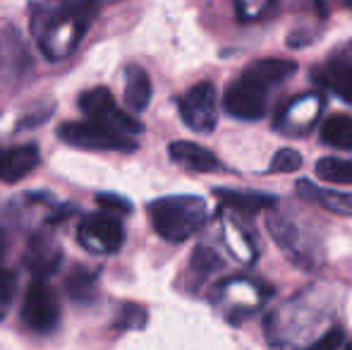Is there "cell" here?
I'll return each instance as SVG.
<instances>
[{
	"label": "cell",
	"instance_id": "cell-1",
	"mask_svg": "<svg viewBox=\"0 0 352 350\" xmlns=\"http://www.w3.org/2000/svg\"><path fill=\"white\" fill-rule=\"evenodd\" d=\"M98 14V0H41L32 10V36L48 61L72 56Z\"/></svg>",
	"mask_w": 352,
	"mask_h": 350
},
{
	"label": "cell",
	"instance_id": "cell-2",
	"mask_svg": "<svg viewBox=\"0 0 352 350\" xmlns=\"http://www.w3.org/2000/svg\"><path fill=\"white\" fill-rule=\"evenodd\" d=\"M297 65L292 61H280V58H266L256 61L228 87L223 96V108L228 116L237 120H259L266 116L269 96L276 87L283 85L295 75Z\"/></svg>",
	"mask_w": 352,
	"mask_h": 350
},
{
	"label": "cell",
	"instance_id": "cell-3",
	"mask_svg": "<svg viewBox=\"0 0 352 350\" xmlns=\"http://www.w3.org/2000/svg\"><path fill=\"white\" fill-rule=\"evenodd\" d=\"M151 226L168 243H182L192 238L206 221V201L195 195L161 197L148 204Z\"/></svg>",
	"mask_w": 352,
	"mask_h": 350
},
{
	"label": "cell",
	"instance_id": "cell-4",
	"mask_svg": "<svg viewBox=\"0 0 352 350\" xmlns=\"http://www.w3.org/2000/svg\"><path fill=\"white\" fill-rule=\"evenodd\" d=\"M65 144L77 146V149L87 151H135L137 142H132L130 135L116 130V127H108L103 122L96 120H82V122H65V125L58 130Z\"/></svg>",
	"mask_w": 352,
	"mask_h": 350
},
{
	"label": "cell",
	"instance_id": "cell-5",
	"mask_svg": "<svg viewBox=\"0 0 352 350\" xmlns=\"http://www.w3.org/2000/svg\"><path fill=\"white\" fill-rule=\"evenodd\" d=\"M22 322L36 333H51L60 324V303L51 285L43 278L34 281L27 288L22 303Z\"/></svg>",
	"mask_w": 352,
	"mask_h": 350
},
{
	"label": "cell",
	"instance_id": "cell-6",
	"mask_svg": "<svg viewBox=\"0 0 352 350\" xmlns=\"http://www.w3.org/2000/svg\"><path fill=\"white\" fill-rule=\"evenodd\" d=\"M77 240L91 254H116L125 243V228L113 214H91L79 223Z\"/></svg>",
	"mask_w": 352,
	"mask_h": 350
},
{
	"label": "cell",
	"instance_id": "cell-7",
	"mask_svg": "<svg viewBox=\"0 0 352 350\" xmlns=\"http://www.w3.org/2000/svg\"><path fill=\"white\" fill-rule=\"evenodd\" d=\"M79 108L84 111V116L89 120H96L103 122L108 127H116V130L125 132V135H140L144 127L140 125V120L130 116V113L120 111L113 98V94L108 91L106 87H96V89H89L79 96Z\"/></svg>",
	"mask_w": 352,
	"mask_h": 350
},
{
	"label": "cell",
	"instance_id": "cell-8",
	"mask_svg": "<svg viewBox=\"0 0 352 350\" xmlns=\"http://www.w3.org/2000/svg\"><path fill=\"white\" fill-rule=\"evenodd\" d=\"M180 118L190 130L211 132L218 122V94L211 82H199L177 101Z\"/></svg>",
	"mask_w": 352,
	"mask_h": 350
},
{
	"label": "cell",
	"instance_id": "cell-9",
	"mask_svg": "<svg viewBox=\"0 0 352 350\" xmlns=\"http://www.w3.org/2000/svg\"><path fill=\"white\" fill-rule=\"evenodd\" d=\"M24 264L34 276L46 281L53 276L63 264V248L51 238V235H34L24 250Z\"/></svg>",
	"mask_w": 352,
	"mask_h": 350
},
{
	"label": "cell",
	"instance_id": "cell-10",
	"mask_svg": "<svg viewBox=\"0 0 352 350\" xmlns=\"http://www.w3.org/2000/svg\"><path fill=\"white\" fill-rule=\"evenodd\" d=\"M319 113H321V96L307 94V96H300L287 103L285 111L278 116V125L276 127L287 132V135H300V132H307L314 125Z\"/></svg>",
	"mask_w": 352,
	"mask_h": 350
},
{
	"label": "cell",
	"instance_id": "cell-11",
	"mask_svg": "<svg viewBox=\"0 0 352 350\" xmlns=\"http://www.w3.org/2000/svg\"><path fill=\"white\" fill-rule=\"evenodd\" d=\"M41 164V154L34 144L24 146H10L0 149V180L3 182H19L27 177L36 166Z\"/></svg>",
	"mask_w": 352,
	"mask_h": 350
},
{
	"label": "cell",
	"instance_id": "cell-12",
	"mask_svg": "<svg viewBox=\"0 0 352 350\" xmlns=\"http://www.w3.org/2000/svg\"><path fill=\"white\" fill-rule=\"evenodd\" d=\"M168 154L177 166L195 171V173H213V171L221 168V161L216 159V154L195 144V142H173L168 146Z\"/></svg>",
	"mask_w": 352,
	"mask_h": 350
},
{
	"label": "cell",
	"instance_id": "cell-13",
	"mask_svg": "<svg viewBox=\"0 0 352 350\" xmlns=\"http://www.w3.org/2000/svg\"><path fill=\"white\" fill-rule=\"evenodd\" d=\"M297 195L307 201H314V204L324 206L331 214L340 216H352V195L350 192H336L329 187H319L311 180H300L297 182Z\"/></svg>",
	"mask_w": 352,
	"mask_h": 350
},
{
	"label": "cell",
	"instance_id": "cell-14",
	"mask_svg": "<svg viewBox=\"0 0 352 350\" xmlns=\"http://www.w3.org/2000/svg\"><path fill=\"white\" fill-rule=\"evenodd\" d=\"M314 80L352 106V63H329L314 72Z\"/></svg>",
	"mask_w": 352,
	"mask_h": 350
},
{
	"label": "cell",
	"instance_id": "cell-15",
	"mask_svg": "<svg viewBox=\"0 0 352 350\" xmlns=\"http://www.w3.org/2000/svg\"><path fill=\"white\" fill-rule=\"evenodd\" d=\"M148 101H151V80H148L146 70L140 65H130L125 70V103L130 111L142 113L146 111Z\"/></svg>",
	"mask_w": 352,
	"mask_h": 350
},
{
	"label": "cell",
	"instance_id": "cell-16",
	"mask_svg": "<svg viewBox=\"0 0 352 350\" xmlns=\"http://www.w3.org/2000/svg\"><path fill=\"white\" fill-rule=\"evenodd\" d=\"M216 197H221V201L226 206H232V209L242 211V214H254V211L271 209L276 204V197L250 190H216Z\"/></svg>",
	"mask_w": 352,
	"mask_h": 350
},
{
	"label": "cell",
	"instance_id": "cell-17",
	"mask_svg": "<svg viewBox=\"0 0 352 350\" xmlns=\"http://www.w3.org/2000/svg\"><path fill=\"white\" fill-rule=\"evenodd\" d=\"M321 140L336 149H352V116H333L321 125Z\"/></svg>",
	"mask_w": 352,
	"mask_h": 350
},
{
	"label": "cell",
	"instance_id": "cell-18",
	"mask_svg": "<svg viewBox=\"0 0 352 350\" xmlns=\"http://www.w3.org/2000/svg\"><path fill=\"white\" fill-rule=\"evenodd\" d=\"M65 290L74 303H91L96 298V274L87 269H74L65 281Z\"/></svg>",
	"mask_w": 352,
	"mask_h": 350
},
{
	"label": "cell",
	"instance_id": "cell-19",
	"mask_svg": "<svg viewBox=\"0 0 352 350\" xmlns=\"http://www.w3.org/2000/svg\"><path fill=\"white\" fill-rule=\"evenodd\" d=\"M316 175L321 180L352 185V159H338V156H326L316 161Z\"/></svg>",
	"mask_w": 352,
	"mask_h": 350
},
{
	"label": "cell",
	"instance_id": "cell-20",
	"mask_svg": "<svg viewBox=\"0 0 352 350\" xmlns=\"http://www.w3.org/2000/svg\"><path fill=\"white\" fill-rule=\"evenodd\" d=\"M148 322V314L142 305H135V303H127L125 307L120 309L118 314V322H116V329L125 331V329H144Z\"/></svg>",
	"mask_w": 352,
	"mask_h": 350
},
{
	"label": "cell",
	"instance_id": "cell-21",
	"mask_svg": "<svg viewBox=\"0 0 352 350\" xmlns=\"http://www.w3.org/2000/svg\"><path fill=\"white\" fill-rule=\"evenodd\" d=\"M223 266V259L218 257V252H213L211 248H197L192 254V269L201 276H209L213 271H218Z\"/></svg>",
	"mask_w": 352,
	"mask_h": 350
},
{
	"label": "cell",
	"instance_id": "cell-22",
	"mask_svg": "<svg viewBox=\"0 0 352 350\" xmlns=\"http://www.w3.org/2000/svg\"><path fill=\"white\" fill-rule=\"evenodd\" d=\"M302 164H305V159H302L300 151L280 149L278 154L274 156V161H271L269 171L271 173H295V171L302 168Z\"/></svg>",
	"mask_w": 352,
	"mask_h": 350
},
{
	"label": "cell",
	"instance_id": "cell-23",
	"mask_svg": "<svg viewBox=\"0 0 352 350\" xmlns=\"http://www.w3.org/2000/svg\"><path fill=\"white\" fill-rule=\"evenodd\" d=\"M14 290H17V278L10 269H0V319L8 314L10 305H12Z\"/></svg>",
	"mask_w": 352,
	"mask_h": 350
},
{
	"label": "cell",
	"instance_id": "cell-24",
	"mask_svg": "<svg viewBox=\"0 0 352 350\" xmlns=\"http://www.w3.org/2000/svg\"><path fill=\"white\" fill-rule=\"evenodd\" d=\"M96 201H98V206H103L106 211H111L113 216L116 214H130L132 211L130 199H125V197H120V195H113V192H101V195H96Z\"/></svg>",
	"mask_w": 352,
	"mask_h": 350
},
{
	"label": "cell",
	"instance_id": "cell-25",
	"mask_svg": "<svg viewBox=\"0 0 352 350\" xmlns=\"http://www.w3.org/2000/svg\"><path fill=\"white\" fill-rule=\"evenodd\" d=\"M340 343H343V331H340L338 327H333V329H329L319 341L311 343L309 350H338Z\"/></svg>",
	"mask_w": 352,
	"mask_h": 350
},
{
	"label": "cell",
	"instance_id": "cell-26",
	"mask_svg": "<svg viewBox=\"0 0 352 350\" xmlns=\"http://www.w3.org/2000/svg\"><path fill=\"white\" fill-rule=\"evenodd\" d=\"M5 252H8V235L5 230H0V259L5 257Z\"/></svg>",
	"mask_w": 352,
	"mask_h": 350
},
{
	"label": "cell",
	"instance_id": "cell-27",
	"mask_svg": "<svg viewBox=\"0 0 352 350\" xmlns=\"http://www.w3.org/2000/svg\"><path fill=\"white\" fill-rule=\"evenodd\" d=\"M340 3H343V5H345V8H348V10H352V0H340Z\"/></svg>",
	"mask_w": 352,
	"mask_h": 350
},
{
	"label": "cell",
	"instance_id": "cell-28",
	"mask_svg": "<svg viewBox=\"0 0 352 350\" xmlns=\"http://www.w3.org/2000/svg\"><path fill=\"white\" fill-rule=\"evenodd\" d=\"M314 3H316V5H321V0H314Z\"/></svg>",
	"mask_w": 352,
	"mask_h": 350
},
{
	"label": "cell",
	"instance_id": "cell-29",
	"mask_svg": "<svg viewBox=\"0 0 352 350\" xmlns=\"http://www.w3.org/2000/svg\"><path fill=\"white\" fill-rule=\"evenodd\" d=\"M348 350H352V343H350V346H348Z\"/></svg>",
	"mask_w": 352,
	"mask_h": 350
}]
</instances>
